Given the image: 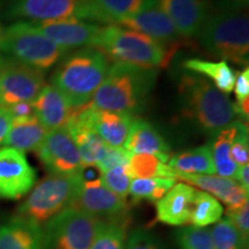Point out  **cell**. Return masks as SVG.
Masks as SVG:
<instances>
[{
  "instance_id": "ee69618b",
  "label": "cell",
  "mask_w": 249,
  "mask_h": 249,
  "mask_svg": "<svg viewBox=\"0 0 249 249\" xmlns=\"http://www.w3.org/2000/svg\"><path fill=\"white\" fill-rule=\"evenodd\" d=\"M235 181L240 185L246 192L249 193V165L239 166L236 172Z\"/></svg>"
},
{
  "instance_id": "7bdbcfd3",
  "label": "cell",
  "mask_w": 249,
  "mask_h": 249,
  "mask_svg": "<svg viewBox=\"0 0 249 249\" xmlns=\"http://www.w3.org/2000/svg\"><path fill=\"white\" fill-rule=\"evenodd\" d=\"M222 11H244L249 0H217Z\"/></svg>"
},
{
  "instance_id": "9a60e30c",
  "label": "cell",
  "mask_w": 249,
  "mask_h": 249,
  "mask_svg": "<svg viewBox=\"0 0 249 249\" xmlns=\"http://www.w3.org/2000/svg\"><path fill=\"white\" fill-rule=\"evenodd\" d=\"M35 24L48 38L65 52L74 49L91 48L93 40L102 28L75 18Z\"/></svg>"
},
{
  "instance_id": "b9f144b4",
  "label": "cell",
  "mask_w": 249,
  "mask_h": 249,
  "mask_svg": "<svg viewBox=\"0 0 249 249\" xmlns=\"http://www.w3.org/2000/svg\"><path fill=\"white\" fill-rule=\"evenodd\" d=\"M12 123L11 113L6 108L0 107V144H2L5 141L6 135H7L9 127Z\"/></svg>"
},
{
  "instance_id": "ffe728a7",
  "label": "cell",
  "mask_w": 249,
  "mask_h": 249,
  "mask_svg": "<svg viewBox=\"0 0 249 249\" xmlns=\"http://www.w3.org/2000/svg\"><path fill=\"white\" fill-rule=\"evenodd\" d=\"M124 148L130 155H152L163 163L171 158L170 145L161 134L154 124L143 119H134Z\"/></svg>"
},
{
  "instance_id": "83f0119b",
  "label": "cell",
  "mask_w": 249,
  "mask_h": 249,
  "mask_svg": "<svg viewBox=\"0 0 249 249\" xmlns=\"http://www.w3.org/2000/svg\"><path fill=\"white\" fill-rule=\"evenodd\" d=\"M169 166L186 174H214V165L209 145L191 149L170 158Z\"/></svg>"
},
{
  "instance_id": "60d3db41",
  "label": "cell",
  "mask_w": 249,
  "mask_h": 249,
  "mask_svg": "<svg viewBox=\"0 0 249 249\" xmlns=\"http://www.w3.org/2000/svg\"><path fill=\"white\" fill-rule=\"evenodd\" d=\"M6 110L11 113L12 118H23V117L35 116V114H34L33 102L17 103V104L12 105V107L6 108Z\"/></svg>"
},
{
  "instance_id": "8fae6325",
  "label": "cell",
  "mask_w": 249,
  "mask_h": 249,
  "mask_svg": "<svg viewBox=\"0 0 249 249\" xmlns=\"http://www.w3.org/2000/svg\"><path fill=\"white\" fill-rule=\"evenodd\" d=\"M36 154L51 174L75 176L83 173L80 152L67 127L50 129Z\"/></svg>"
},
{
  "instance_id": "f1b7e54d",
  "label": "cell",
  "mask_w": 249,
  "mask_h": 249,
  "mask_svg": "<svg viewBox=\"0 0 249 249\" xmlns=\"http://www.w3.org/2000/svg\"><path fill=\"white\" fill-rule=\"evenodd\" d=\"M223 211L220 202L213 195L202 191H195L189 223L192 226L204 229L205 226L218 222L222 217Z\"/></svg>"
},
{
  "instance_id": "8992f818",
  "label": "cell",
  "mask_w": 249,
  "mask_h": 249,
  "mask_svg": "<svg viewBox=\"0 0 249 249\" xmlns=\"http://www.w3.org/2000/svg\"><path fill=\"white\" fill-rule=\"evenodd\" d=\"M83 180V173L75 176L50 174L37 183L27 200L18 208L17 217L39 226L45 224L71 207Z\"/></svg>"
},
{
  "instance_id": "f35d334b",
  "label": "cell",
  "mask_w": 249,
  "mask_h": 249,
  "mask_svg": "<svg viewBox=\"0 0 249 249\" xmlns=\"http://www.w3.org/2000/svg\"><path fill=\"white\" fill-rule=\"evenodd\" d=\"M227 218L235 226L238 232L240 233L241 238L244 239L245 244L248 245L249 238V201L246 202L240 207L227 208Z\"/></svg>"
},
{
  "instance_id": "bcb514c9",
  "label": "cell",
  "mask_w": 249,
  "mask_h": 249,
  "mask_svg": "<svg viewBox=\"0 0 249 249\" xmlns=\"http://www.w3.org/2000/svg\"><path fill=\"white\" fill-rule=\"evenodd\" d=\"M2 33H4V27H2L1 22H0V40H1V37H2Z\"/></svg>"
},
{
  "instance_id": "8d00e7d4",
  "label": "cell",
  "mask_w": 249,
  "mask_h": 249,
  "mask_svg": "<svg viewBox=\"0 0 249 249\" xmlns=\"http://www.w3.org/2000/svg\"><path fill=\"white\" fill-rule=\"evenodd\" d=\"M236 96V107L242 119H248L249 113V70L246 67L241 73L236 74L234 89Z\"/></svg>"
},
{
  "instance_id": "d590c367",
  "label": "cell",
  "mask_w": 249,
  "mask_h": 249,
  "mask_svg": "<svg viewBox=\"0 0 249 249\" xmlns=\"http://www.w3.org/2000/svg\"><path fill=\"white\" fill-rule=\"evenodd\" d=\"M231 160L238 165L244 166L249 161V142H248V127L242 121L239 120L238 130L233 139L231 149H230Z\"/></svg>"
},
{
  "instance_id": "484cf974",
  "label": "cell",
  "mask_w": 249,
  "mask_h": 249,
  "mask_svg": "<svg viewBox=\"0 0 249 249\" xmlns=\"http://www.w3.org/2000/svg\"><path fill=\"white\" fill-rule=\"evenodd\" d=\"M183 67L192 73L207 76L213 86L223 93L233 91L236 80V71L227 65L226 61H208L203 59H188L183 61Z\"/></svg>"
},
{
  "instance_id": "4dcf8cb0",
  "label": "cell",
  "mask_w": 249,
  "mask_h": 249,
  "mask_svg": "<svg viewBox=\"0 0 249 249\" xmlns=\"http://www.w3.org/2000/svg\"><path fill=\"white\" fill-rule=\"evenodd\" d=\"M176 183L177 179L173 178L133 179L128 194L132 195L134 201L144 200L157 203Z\"/></svg>"
},
{
  "instance_id": "4316f807",
  "label": "cell",
  "mask_w": 249,
  "mask_h": 249,
  "mask_svg": "<svg viewBox=\"0 0 249 249\" xmlns=\"http://www.w3.org/2000/svg\"><path fill=\"white\" fill-rule=\"evenodd\" d=\"M239 120L224 128L216 136H213V142L209 144L211 156L214 165V171L219 177L235 180L236 172L239 166L231 160L230 149L233 139H234L236 130H238Z\"/></svg>"
},
{
  "instance_id": "2e32d148",
  "label": "cell",
  "mask_w": 249,
  "mask_h": 249,
  "mask_svg": "<svg viewBox=\"0 0 249 249\" xmlns=\"http://www.w3.org/2000/svg\"><path fill=\"white\" fill-rule=\"evenodd\" d=\"M65 127H67L80 152L83 167L97 166V164L105 156L107 145L92 127L87 105L75 108L71 120Z\"/></svg>"
},
{
  "instance_id": "f6af8a7d",
  "label": "cell",
  "mask_w": 249,
  "mask_h": 249,
  "mask_svg": "<svg viewBox=\"0 0 249 249\" xmlns=\"http://www.w3.org/2000/svg\"><path fill=\"white\" fill-rule=\"evenodd\" d=\"M4 62H5V58L0 54V74H1L2 71V66H4Z\"/></svg>"
},
{
  "instance_id": "603a6c76",
  "label": "cell",
  "mask_w": 249,
  "mask_h": 249,
  "mask_svg": "<svg viewBox=\"0 0 249 249\" xmlns=\"http://www.w3.org/2000/svg\"><path fill=\"white\" fill-rule=\"evenodd\" d=\"M145 0H82L81 20L118 24L140 11Z\"/></svg>"
},
{
  "instance_id": "ab89813d",
  "label": "cell",
  "mask_w": 249,
  "mask_h": 249,
  "mask_svg": "<svg viewBox=\"0 0 249 249\" xmlns=\"http://www.w3.org/2000/svg\"><path fill=\"white\" fill-rule=\"evenodd\" d=\"M129 158L130 154L124 147H107L105 156L96 167H97L101 173H105L108 170L113 169V167L120 166V165H127L129 163Z\"/></svg>"
},
{
  "instance_id": "cb8c5ba5",
  "label": "cell",
  "mask_w": 249,
  "mask_h": 249,
  "mask_svg": "<svg viewBox=\"0 0 249 249\" xmlns=\"http://www.w3.org/2000/svg\"><path fill=\"white\" fill-rule=\"evenodd\" d=\"M46 129L35 116L12 118L11 127L2 144L18 151H36L44 140Z\"/></svg>"
},
{
  "instance_id": "5bb4252c",
  "label": "cell",
  "mask_w": 249,
  "mask_h": 249,
  "mask_svg": "<svg viewBox=\"0 0 249 249\" xmlns=\"http://www.w3.org/2000/svg\"><path fill=\"white\" fill-rule=\"evenodd\" d=\"M82 0H15L8 17L27 18L34 23L75 18L81 20Z\"/></svg>"
},
{
  "instance_id": "ac0fdd59",
  "label": "cell",
  "mask_w": 249,
  "mask_h": 249,
  "mask_svg": "<svg viewBox=\"0 0 249 249\" xmlns=\"http://www.w3.org/2000/svg\"><path fill=\"white\" fill-rule=\"evenodd\" d=\"M161 9L185 38L198 35L207 20L204 0H157Z\"/></svg>"
},
{
  "instance_id": "7402d4cb",
  "label": "cell",
  "mask_w": 249,
  "mask_h": 249,
  "mask_svg": "<svg viewBox=\"0 0 249 249\" xmlns=\"http://www.w3.org/2000/svg\"><path fill=\"white\" fill-rule=\"evenodd\" d=\"M89 119L92 127L107 147H124L135 118L132 114L120 112L103 111L93 108L88 104Z\"/></svg>"
},
{
  "instance_id": "5b68a950",
  "label": "cell",
  "mask_w": 249,
  "mask_h": 249,
  "mask_svg": "<svg viewBox=\"0 0 249 249\" xmlns=\"http://www.w3.org/2000/svg\"><path fill=\"white\" fill-rule=\"evenodd\" d=\"M198 35L202 46L211 55L247 66L249 18L244 11H222L207 18Z\"/></svg>"
},
{
  "instance_id": "d4e9b609",
  "label": "cell",
  "mask_w": 249,
  "mask_h": 249,
  "mask_svg": "<svg viewBox=\"0 0 249 249\" xmlns=\"http://www.w3.org/2000/svg\"><path fill=\"white\" fill-rule=\"evenodd\" d=\"M0 249H42V227L13 218L0 225Z\"/></svg>"
},
{
  "instance_id": "1f68e13d",
  "label": "cell",
  "mask_w": 249,
  "mask_h": 249,
  "mask_svg": "<svg viewBox=\"0 0 249 249\" xmlns=\"http://www.w3.org/2000/svg\"><path fill=\"white\" fill-rule=\"evenodd\" d=\"M209 232L214 249H246L247 247L240 233L227 217L214 223Z\"/></svg>"
},
{
  "instance_id": "3957f363",
  "label": "cell",
  "mask_w": 249,
  "mask_h": 249,
  "mask_svg": "<svg viewBox=\"0 0 249 249\" xmlns=\"http://www.w3.org/2000/svg\"><path fill=\"white\" fill-rule=\"evenodd\" d=\"M108 71L107 58L98 50L82 48L71 52L58 65L51 77L73 108L88 105Z\"/></svg>"
},
{
  "instance_id": "44dd1931",
  "label": "cell",
  "mask_w": 249,
  "mask_h": 249,
  "mask_svg": "<svg viewBox=\"0 0 249 249\" xmlns=\"http://www.w3.org/2000/svg\"><path fill=\"white\" fill-rule=\"evenodd\" d=\"M196 189L187 183H177L156 203L157 220L172 226H182L189 223L192 203Z\"/></svg>"
},
{
  "instance_id": "7c38bea8",
  "label": "cell",
  "mask_w": 249,
  "mask_h": 249,
  "mask_svg": "<svg viewBox=\"0 0 249 249\" xmlns=\"http://www.w3.org/2000/svg\"><path fill=\"white\" fill-rule=\"evenodd\" d=\"M118 24L151 37L171 52L176 51L182 38L157 0H145L139 12Z\"/></svg>"
},
{
  "instance_id": "836d02e7",
  "label": "cell",
  "mask_w": 249,
  "mask_h": 249,
  "mask_svg": "<svg viewBox=\"0 0 249 249\" xmlns=\"http://www.w3.org/2000/svg\"><path fill=\"white\" fill-rule=\"evenodd\" d=\"M103 185L117 194L120 197L126 198L129 192V186L132 182V174H130L128 164L120 165V166L113 167L107 172L102 173L101 179Z\"/></svg>"
},
{
  "instance_id": "f546056e",
  "label": "cell",
  "mask_w": 249,
  "mask_h": 249,
  "mask_svg": "<svg viewBox=\"0 0 249 249\" xmlns=\"http://www.w3.org/2000/svg\"><path fill=\"white\" fill-rule=\"evenodd\" d=\"M128 167L133 179L176 178V171L157 157L147 154L130 155Z\"/></svg>"
},
{
  "instance_id": "30bf717a",
  "label": "cell",
  "mask_w": 249,
  "mask_h": 249,
  "mask_svg": "<svg viewBox=\"0 0 249 249\" xmlns=\"http://www.w3.org/2000/svg\"><path fill=\"white\" fill-rule=\"evenodd\" d=\"M71 208L91 214L103 222L127 224L126 198L107 189L99 179L83 180Z\"/></svg>"
},
{
  "instance_id": "74e56055",
  "label": "cell",
  "mask_w": 249,
  "mask_h": 249,
  "mask_svg": "<svg viewBox=\"0 0 249 249\" xmlns=\"http://www.w3.org/2000/svg\"><path fill=\"white\" fill-rule=\"evenodd\" d=\"M124 249H165L156 236L144 229L134 230L130 233Z\"/></svg>"
},
{
  "instance_id": "d6986e66",
  "label": "cell",
  "mask_w": 249,
  "mask_h": 249,
  "mask_svg": "<svg viewBox=\"0 0 249 249\" xmlns=\"http://www.w3.org/2000/svg\"><path fill=\"white\" fill-rule=\"evenodd\" d=\"M34 114L46 129L65 127L71 120L73 108L65 96L52 85H45L33 102Z\"/></svg>"
},
{
  "instance_id": "9c48e42d",
  "label": "cell",
  "mask_w": 249,
  "mask_h": 249,
  "mask_svg": "<svg viewBox=\"0 0 249 249\" xmlns=\"http://www.w3.org/2000/svg\"><path fill=\"white\" fill-rule=\"evenodd\" d=\"M45 86L43 71L5 58L0 74V107L8 108L21 102H34Z\"/></svg>"
},
{
  "instance_id": "6da1fadb",
  "label": "cell",
  "mask_w": 249,
  "mask_h": 249,
  "mask_svg": "<svg viewBox=\"0 0 249 249\" xmlns=\"http://www.w3.org/2000/svg\"><path fill=\"white\" fill-rule=\"evenodd\" d=\"M179 95L182 114L211 138L238 120V107L203 76L188 73L181 76Z\"/></svg>"
},
{
  "instance_id": "e575fe53",
  "label": "cell",
  "mask_w": 249,
  "mask_h": 249,
  "mask_svg": "<svg viewBox=\"0 0 249 249\" xmlns=\"http://www.w3.org/2000/svg\"><path fill=\"white\" fill-rule=\"evenodd\" d=\"M177 241L181 249H214L209 230L186 226L177 232Z\"/></svg>"
},
{
  "instance_id": "52a82bcc",
  "label": "cell",
  "mask_w": 249,
  "mask_h": 249,
  "mask_svg": "<svg viewBox=\"0 0 249 249\" xmlns=\"http://www.w3.org/2000/svg\"><path fill=\"white\" fill-rule=\"evenodd\" d=\"M0 51L40 71L51 68L65 53L35 23L26 21H18L5 28L0 40Z\"/></svg>"
},
{
  "instance_id": "4fadbf2b",
  "label": "cell",
  "mask_w": 249,
  "mask_h": 249,
  "mask_svg": "<svg viewBox=\"0 0 249 249\" xmlns=\"http://www.w3.org/2000/svg\"><path fill=\"white\" fill-rule=\"evenodd\" d=\"M36 182V172L26 155L14 148L0 149V197L18 200Z\"/></svg>"
},
{
  "instance_id": "ba28073f",
  "label": "cell",
  "mask_w": 249,
  "mask_h": 249,
  "mask_svg": "<svg viewBox=\"0 0 249 249\" xmlns=\"http://www.w3.org/2000/svg\"><path fill=\"white\" fill-rule=\"evenodd\" d=\"M103 223L75 208H66L45 223L42 249H90Z\"/></svg>"
},
{
  "instance_id": "277c9868",
  "label": "cell",
  "mask_w": 249,
  "mask_h": 249,
  "mask_svg": "<svg viewBox=\"0 0 249 249\" xmlns=\"http://www.w3.org/2000/svg\"><path fill=\"white\" fill-rule=\"evenodd\" d=\"M91 48L117 64L151 70L165 67L171 58V51L151 37L119 26L102 27Z\"/></svg>"
},
{
  "instance_id": "7a4b0ae2",
  "label": "cell",
  "mask_w": 249,
  "mask_h": 249,
  "mask_svg": "<svg viewBox=\"0 0 249 249\" xmlns=\"http://www.w3.org/2000/svg\"><path fill=\"white\" fill-rule=\"evenodd\" d=\"M156 76V70L116 62L108 67L107 76L89 105L97 110L134 116L143 108L154 88Z\"/></svg>"
},
{
  "instance_id": "d6a6232c",
  "label": "cell",
  "mask_w": 249,
  "mask_h": 249,
  "mask_svg": "<svg viewBox=\"0 0 249 249\" xmlns=\"http://www.w3.org/2000/svg\"><path fill=\"white\" fill-rule=\"evenodd\" d=\"M127 224L104 222L90 249H124Z\"/></svg>"
},
{
  "instance_id": "e0dca14e",
  "label": "cell",
  "mask_w": 249,
  "mask_h": 249,
  "mask_svg": "<svg viewBox=\"0 0 249 249\" xmlns=\"http://www.w3.org/2000/svg\"><path fill=\"white\" fill-rule=\"evenodd\" d=\"M176 178L213 195L214 198L225 203L227 208L240 207L248 201V192L233 179L214 174H186L177 171Z\"/></svg>"
}]
</instances>
